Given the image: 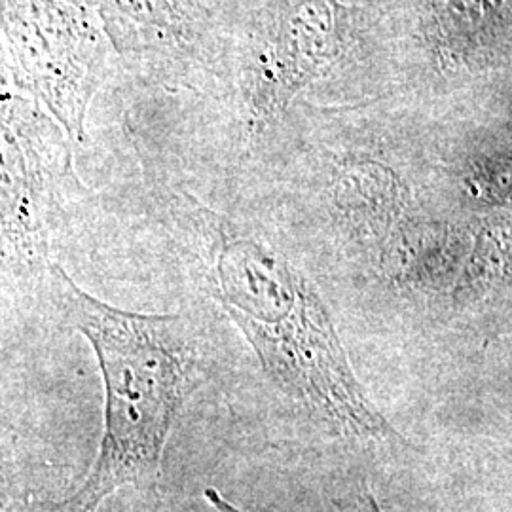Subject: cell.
<instances>
[{
    "label": "cell",
    "mask_w": 512,
    "mask_h": 512,
    "mask_svg": "<svg viewBox=\"0 0 512 512\" xmlns=\"http://www.w3.org/2000/svg\"><path fill=\"white\" fill-rule=\"evenodd\" d=\"M50 296L65 325L97 357L105 387V429L92 469L50 512H93L122 488L156 492L175 418L198 368V336L186 315L120 310L84 291L59 264Z\"/></svg>",
    "instance_id": "6da1fadb"
},
{
    "label": "cell",
    "mask_w": 512,
    "mask_h": 512,
    "mask_svg": "<svg viewBox=\"0 0 512 512\" xmlns=\"http://www.w3.org/2000/svg\"><path fill=\"white\" fill-rule=\"evenodd\" d=\"M213 291L264 372L340 433L374 442L401 435L368 399L329 310L310 279L247 241L215 260Z\"/></svg>",
    "instance_id": "7a4b0ae2"
},
{
    "label": "cell",
    "mask_w": 512,
    "mask_h": 512,
    "mask_svg": "<svg viewBox=\"0 0 512 512\" xmlns=\"http://www.w3.org/2000/svg\"><path fill=\"white\" fill-rule=\"evenodd\" d=\"M50 183L23 131L0 120V266L16 275L48 268Z\"/></svg>",
    "instance_id": "3957f363"
},
{
    "label": "cell",
    "mask_w": 512,
    "mask_h": 512,
    "mask_svg": "<svg viewBox=\"0 0 512 512\" xmlns=\"http://www.w3.org/2000/svg\"><path fill=\"white\" fill-rule=\"evenodd\" d=\"M336 507H338V512H382L376 499L368 492L349 495L346 499L338 501Z\"/></svg>",
    "instance_id": "277c9868"
},
{
    "label": "cell",
    "mask_w": 512,
    "mask_h": 512,
    "mask_svg": "<svg viewBox=\"0 0 512 512\" xmlns=\"http://www.w3.org/2000/svg\"><path fill=\"white\" fill-rule=\"evenodd\" d=\"M205 495H207V499L211 501V505L219 512H241L239 509H236L234 505H230L217 490H207V494Z\"/></svg>",
    "instance_id": "5b68a950"
},
{
    "label": "cell",
    "mask_w": 512,
    "mask_h": 512,
    "mask_svg": "<svg viewBox=\"0 0 512 512\" xmlns=\"http://www.w3.org/2000/svg\"><path fill=\"white\" fill-rule=\"evenodd\" d=\"M0 512H10V499L2 478H0Z\"/></svg>",
    "instance_id": "8992f818"
}]
</instances>
